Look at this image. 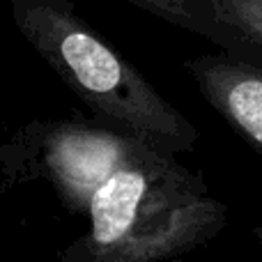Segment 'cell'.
Returning <instances> with one entry per match:
<instances>
[{
	"mask_svg": "<svg viewBox=\"0 0 262 262\" xmlns=\"http://www.w3.org/2000/svg\"><path fill=\"white\" fill-rule=\"evenodd\" d=\"M12 184L46 182L88 230L55 262H168L226 228L228 207L175 154L88 120H37L0 143Z\"/></svg>",
	"mask_w": 262,
	"mask_h": 262,
	"instance_id": "6da1fadb",
	"label": "cell"
},
{
	"mask_svg": "<svg viewBox=\"0 0 262 262\" xmlns=\"http://www.w3.org/2000/svg\"><path fill=\"white\" fill-rule=\"evenodd\" d=\"M14 26L101 122L168 154L193 152L198 129L104 37L72 0H9Z\"/></svg>",
	"mask_w": 262,
	"mask_h": 262,
	"instance_id": "7a4b0ae2",
	"label": "cell"
},
{
	"mask_svg": "<svg viewBox=\"0 0 262 262\" xmlns=\"http://www.w3.org/2000/svg\"><path fill=\"white\" fill-rule=\"evenodd\" d=\"M203 99L262 157V67L226 51L184 62Z\"/></svg>",
	"mask_w": 262,
	"mask_h": 262,
	"instance_id": "3957f363",
	"label": "cell"
},
{
	"mask_svg": "<svg viewBox=\"0 0 262 262\" xmlns=\"http://www.w3.org/2000/svg\"><path fill=\"white\" fill-rule=\"evenodd\" d=\"M177 28L214 41L228 51V32L216 16V0H124Z\"/></svg>",
	"mask_w": 262,
	"mask_h": 262,
	"instance_id": "277c9868",
	"label": "cell"
},
{
	"mask_svg": "<svg viewBox=\"0 0 262 262\" xmlns=\"http://www.w3.org/2000/svg\"><path fill=\"white\" fill-rule=\"evenodd\" d=\"M216 16L228 32V51L262 67V0H216Z\"/></svg>",
	"mask_w": 262,
	"mask_h": 262,
	"instance_id": "5b68a950",
	"label": "cell"
}]
</instances>
